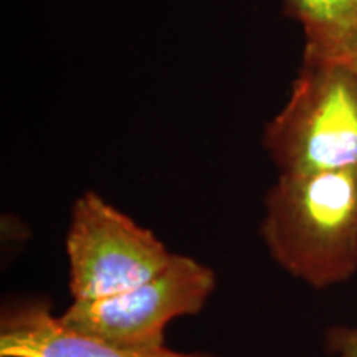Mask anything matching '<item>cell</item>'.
I'll return each mask as SVG.
<instances>
[{"label":"cell","instance_id":"obj_1","mask_svg":"<svg viewBox=\"0 0 357 357\" xmlns=\"http://www.w3.org/2000/svg\"><path fill=\"white\" fill-rule=\"evenodd\" d=\"M268 255L314 289L357 273V171L280 174L265 195Z\"/></svg>","mask_w":357,"mask_h":357},{"label":"cell","instance_id":"obj_2","mask_svg":"<svg viewBox=\"0 0 357 357\" xmlns=\"http://www.w3.org/2000/svg\"><path fill=\"white\" fill-rule=\"evenodd\" d=\"M261 144L280 174L357 171V73L303 55L284 108Z\"/></svg>","mask_w":357,"mask_h":357},{"label":"cell","instance_id":"obj_3","mask_svg":"<svg viewBox=\"0 0 357 357\" xmlns=\"http://www.w3.org/2000/svg\"><path fill=\"white\" fill-rule=\"evenodd\" d=\"M65 250L71 301L100 300L139 287L176 257L153 230L93 190L71 207Z\"/></svg>","mask_w":357,"mask_h":357},{"label":"cell","instance_id":"obj_4","mask_svg":"<svg viewBox=\"0 0 357 357\" xmlns=\"http://www.w3.org/2000/svg\"><path fill=\"white\" fill-rule=\"evenodd\" d=\"M215 288L211 266L176 253L166 270L139 287L100 300L71 301L58 318L71 331L106 344L158 349L167 346V326L199 314Z\"/></svg>","mask_w":357,"mask_h":357},{"label":"cell","instance_id":"obj_5","mask_svg":"<svg viewBox=\"0 0 357 357\" xmlns=\"http://www.w3.org/2000/svg\"><path fill=\"white\" fill-rule=\"evenodd\" d=\"M0 357H223L164 346L129 349L83 336L60 323L42 296H10L0 310Z\"/></svg>","mask_w":357,"mask_h":357},{"label":"cell","instance_id":"obj_6","mask_svg":"<svg viewBox=\"0 0 357 357\" xmlns=\"http://www.w3.org/2000/svg\"><path fill=\"white\" fill-rule=\"evenodd\" d=\"M305 30V56L333 60L357 29V0H283Z\"/></svg>","mask_w":357,"mask_h":357},{"label":"cell","instance_id":"obj_7","mask_svg":"<svg viewBox=\"0 0 357 357\" xmlns=\"http://www.w3.org/2000/svg\"><path fill=\"white\" fill-rule=\"evenodd\" d=\"M329 357H357V326H333L324 334Z\"/></svg>","mask_w":357,"mask_h":357},{"label":"cell","instance_id":"obj_8","mask_svg":"<svg viewBox=\"0 0 357 357\" xmlns=\"http://www.w3.org/2000/svg\"><path fill=\"white\" fill-rule=\"evenodd\" d=\"M331 61H339V63L346 65L347 68L357 73V29Z\"/></svg>","mask_w":357,"mask_h":357}]
</instances>
